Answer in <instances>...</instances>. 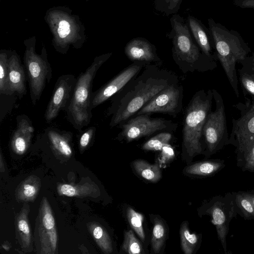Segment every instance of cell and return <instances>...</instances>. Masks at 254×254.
<instances>
[{
  "label": "cell",
  "mask_w": 254,
  "mask_h": 254,
  "mask_svg": "<svg viewBox=\"0 0 254 254\" xmlns=\"http://www.w3.org/2000/svg\"><path fill=\"white\" fill-rule=\"evenodd\" d=\"M225 166L224 160L216 159L195 162L187 167L185 172L191 175L207 177L214 175Z\"/></svg>",
  "instance_id": "23"
},
{
  "label": "cell",
  "mask_w": 254,
  "mask_h": 254,
  "mask_svg": "<svg viewBox=\"0 0 254 254\" xmlns=\"http://www.w3.org/2000/svg\"><path fill=\"white\" fill-rule=\"evenodd\" d=\"M212 92L215 109L208 114L202 130L203 154L207 157L227 145L229 137L223 98L215 89H212Z\"/></svg>",
  "instance_id": "6"
},
{
  "label": "cell",
  "mask_w": 254,
  "mask_h": 254,
  "mask_svg": "<svg viewBox=\"0 0 254 254\" xmlns=\"http://www.w3.org/2000/svg\"><path fill=\"white\" fill-rule=\"evenodd\" d=\"M236 156L238 167L243 171L254 173V145L246 152Z\"/></svg>",
  "instance_id": "34"
},
{
  "label": "cell",
  "mask_w": 254,
  "mask_h": 254,
  "mask_svg": "<svg viewBox=\"0 0 254 254\" xmlns=\"http://www.w3.org/2000/svg\"><path fill=\"white\" fill-rule=\"evenodd\" d=\"M175 157V152L170 144L163 147L161 150L160 161L161 163L166 164L172 160Z\"/></svg>",
  "instance_id": "36"
},
{
  "label": "cell",
  "mask_w": 254,
  "mask_h": 254,
  "mask_svg": "<svg viewBox=\"0 0 254 254\" xmlns=\"http://www.w3.org/2000/svg\"><path fill=\"white\" fill-rule=\"evenodd\" d=\"M200 216L208 215L215 226L217 237L224 253L227 254V236L231 221L238 214L233 192L213 196L203 203L198 209Z\"/></svg>",
  "instance_id": "7"
},
{
  "label": "cell",
  "mask_w": 254,
  "mask_h": 254,
  "mask_svg": "<svg viewBox=\"0 0 254 254\" xmlns=\"http://www.w3.org/2000/svg\"><path fill=\"white\" fill-rule=\"evenodd\" d=\"M172 133L170 131L159 132L145 142L142 148L147 151H161L164 146L170 144L173 137Z\"/></svg>",
  "instance_id": "29"
},
{
  "label": "cell",
  "mask_w": 254,
  "mask_h": 254,
  "mask_svg": "<svg viewBox=\"0 0 254 254\" xmlns=\"http://www.w3.org/2000/svg\"><path fill=\"white\" fill-rule=\"evenodd\" d=\"M237 214L245 220L254 219V205L249 191H233Z\"/></svg>",
  "instance_id": "25"
},
{
  "label": "cell",
  "mask_w": 254,
  "mask_h": 254,
  "mask_svg": "<svg viewBox=\"0 0 254 254\" xmlns=\"http://www.w3.org/2000/svg\"><path fill=\"white\" fill-rule=\"evenodd\" d=\"M16 127L10 140L12 151L18 155H22L29 149L33 138L34 128L32 122L25 115L16 118Z\"/></svg>",
  "instance_id": "16"
},
{
  "label": "cell",
  "mask_w": 254,
  "mask_h": 254,
  "mask_svg": "<svg viewBox=\"0 0 254 254\" xmlns=\"http://www.w3.org/2000/svg\"><path fill=\"white\" fill-rule=\"evenodd\" d=\"M124 52L132 62L154 63L159 66L162 65V62L158 55L155 46L145 38L137 37L131 39L125 46Z\"/></svg>",
  "instance_id": "15"
},
{
  "label": "cell",
  "mask_w": 254,
  "mask_h": 254,
  "mask_svg": "<svg viewBox=\"0 0 254 254\" xmlns=\"http://www.w3.org/2000/svg\"><path fill=\"white\" fill-rule=\"evenodd\" d=\"M77 78L71 74H63L58 78L48 104L45 119L50 123L61 111L66 112L72 98Z\"/></svg>",
  "instance_id": "14"
},
{
  "label": "cell",
  "mask_w": 254,
  "mask_h": 254,
  "mask_svg": "<svg viewBox=\"0 0 254 254\" xmlns=\"http://www.w3.org/2000/svg\"><path fill=\"white\" fill-rule=\"evenodd\" d=\"M60 195L70 197H92L96 198L100 195V190L94 182H86L81 184H60L57 187Z\"/></svg>",
  "instance_id": "21"
},
{
  "label": "cell",
  "mask_w": 254,
  "mask_h": 254,
  "mask_svg": "<svg viewBox=\"0 0 254 254\" xmlns=\"http://www.w3.org/2000/svg\"><path fill=\"white\" fill-rule=\"evenodd\" d=\"M41 186L40 179L32 175L22 181L15 190V199L18 202H27L34 201Z\"/></svg>",
  "instance_id": "22"
},
{
  "label": "cell",
  "mask_w": 254,
  "mask_h": 254,
  "mask_svg": "<svg viewBox=\"0 0 254 254\" xmlns=\"http://www.w3.org/2000/svg\"><path fill=\"white\" fill-rule=\"evenodd\" d=\"M232 2L237 7L254 9V0H232Z\"/></svg>",
  "instance_id": "38"
},
{
  "label": "cell",
  "mask_w": 254,
  "mask_h": 254,
  "mask_svg": "<svg viewBox=\"0 0 254 254\" xmlns=\"http://www.w3.org/2000/svg\"><path fill=\"white\" fill-rule=\"evenodd\" d=\"M70 25L66 20H62L59 23L58 32L60 38L66 37L70 33Z\"/></svg>",
  "instance_id": "37"
},
{
  "label": "cell",
  "mask_w": 254,
  "mask_h": 254,
  "mask_svg": "<svg viewBox=\"0 0 254 254\" xmlns=\"http://www.w3.org/2000/svg\"><path fill=\"white\" fill-rule=\"evenodd\" d=\"M122 250L129 254L144 253L142 245L131 230L125 232Z\"/></svg>",
  "instance_id": "31"
},
{
  "label": "cell",
  "mask_w": 254,
  "mask_h": 254,
  "mask_svg": "<svg viewBox=\"0 0 254 254\" xmlns=\"http://www.w3.org/2000/svg\"><path fill=\"white\" fill-rule=\"evenodd\" d=\"M118 126L121 131L116 139L129 142L158 132L175 131L178 124L171 120L153 118L148 114H141L130 118Z\"/></svg>",
  "instance_id": "8"
},
{
  "label": "cell",
  "mask_w": 254,
  "mask_h": 254,
  "mask_svg": "<svg viewBox=\"0 0 254 254\" xmlns=\"http://www.w3.org/2000/svg\"><path fill=\"white\" fill-rule=\"evenodd\" d=\"M96 128L94 126L88 127L81 134L79 138V149L82 153L87 148L94 138Z\"/></svg>",
  "instance_id": "35"
},
{
  "label": "cell",
  "mask_w": 254,
  "mask_h": 254,
  "mask_svg": "<svg viewBox=\"0 0 254 254\" xmlns=\"http://www.w3.org/2000/svg\"><path fill=\"white\" fill-rule=\"evenodd\" d=\"M0 172H4V164L3 165V159H2V153H1V152H0Z\"/></svg>",
  "instance_id": "40"
},
{
  "label": "cell",
  "mask_w": 254,
  "mask_h": 254,
  "mask_svg": "<svg viewBox=\"0 0 254 254\" xmlns=\"http://www.w3.org/2000/svg\"><path fill=\"white\" fill-rule=\"evenodd\" d=\"M183 91V86L179 82L170 85L152 98L135 116L161 113L176 118L182 110Z\"/></svg>",
  "instance_id": "12"
},
{
  "label": "cell",
  "mask_w": 254,
  "mask_h": 254,
  "mask_svg": "<svg viewBox=\"0 0 254 254\" xmlns=\"http://www.w3.org/2000/svg\"><path fill=\"white\" fill-rule=\"evenodd\" d=\"M180 232L181 245L183 252L185 254H192L199 243L198 236L190 232L187 221L183 222Z\"/></svg>",
  "instance_id": "27"
},
{
  "label": "cell",
  "mask_w": 254,
  "mask_h": 254,
  "mask_svg": "<svg viewBox=\"0 0 254 254\" xmlns=\"http://www.w3.org/2000/svg\"><path fill=\"white\" fill-rule=\"evenodd\" d=\"M24 63L30 89V96L33 106L40 100L47 83L52 78V68L45 53L37 55L30 49L26 52Z\"/></svg>",
  "instance_id": "11"
},
{
  "label": "cell",
  "mask_w": 254,
  "mask_h": 254,
  "mask_svg": "<svg viewBox=\"0 0 254 254\" xmlns=\"http://www.w3.org/2000/svg\"><path fill=\"white\" fill-rule=\"evenodd\" d=\"M87 228L101 251L106 254L112 253L113 251L112 240L105 228L97 222H89Z\"/></svg>",
  "instance_id": "24"
},
{
  "label": "cell",
  "mask_w": 254,
  "mask_h": 254,
  "mask_svg": "<svg viewBox=\"0 0 254 254\" xmlns=\"http://www.w3.org/2000/svg\"><path fill=\"white\" fill-rule=\"evenodd\" d=\"M248 191L250 193L252 202L254 205V190H252Z\"/></svg>",
  "instance_id": "41"
},
{
  "label": "cell",
  "mask_w": 254,
  "mask_h": 254,
  "mask_svg": "<svg viewBox=\"0 0 254 254\" xmlns=\"http://www.w3.org/2000/svg\"><path fill=\"white\" fill-rule=\"evenodd\" d=\"M212 89H201L195 93L188 104L184 116L183 151L190 157L204 153L202 130L211 110Z\"/></svg>",
  "instance_id": "4"
},
{
  "label": "cell",
  "mask_w": 254,
  "mask_h": 254,
  "mask_svg": "<svg viewBox=\"0 0 254 254\" xmlns=\"http://www.w3.org/2000/svg\"><path fill=\"white\" fill-rule=\"evenodd\" d=\"M9 57L5 53L0 55V94L10 95L9 88Z\"/></svg>",
  "instance_id": "30"
},
{
  "label": "cell",
  "mask_w": 254,
  "mask_h": 254,
  "mask_svg": "<svg viewBox=\"0 0 254 254\" xmlns=\"http://www.w3.org/2000/svg\"><path fill=\"white\" fill-rule=\"evenodd\" d=\"M171 29L167 34L172 44V57L184 74L204 72L217 67L216 61L206 56L194 40L186 20L180 14L172 15Z\"/></svg>",
  "instance_id": "2"
},
{
  "label": "cell",
  "mask_w": 254,
  "mask_h": 254,
  "mask_svg": "<svg viewBox=\"0 0 254 254\" xmlns=\"http://www.w3.org/2000/svg\"><path fill=\"white\" fill-rule=\"evenodd\" d=\"M245 98V105L234 106L241 111V116L232 119V131L227 143L235 147L236 155L246 152L254 145V99L251 101Z\"/></svg>",
  "instance_id": "10"
},
{
  "label": "cell",
  "mask_w": 254,
  "mask_h": 254,
  "mask_svg": "<svg viewBox=\"0 0 254 254\" xmlns=\"http://www.w3.org/2000/svg\"><path fill=\"white\" fill-rule=\"evenodd\" d=\"M132 164L136 173L148 181L155 183L161 178V169L157 164L152 165L143 160H135Z\"/></svg>",
  "instance_id": "26"
},
{
  "label": "cell",
  "mask_w": 254,
  "mask_h": 254,
  "mask_svg": "<svg viewBox=\"0 0 254 254\" xmlns=\"http://www.w3.org/2000/svg\"><path fill=\"white\" fill-rule=\"evenodd\" d=\"M29 211V205L25 202L15 218L16 237L24 253H30L33 250V238L28 218Z\"/></svg>",
  "instance_id": "18"
},
{
  "label": "cell",
  "mask_w": 254,
  "mask_h": 254,
  "mask_svg": "<svg viewBox=\"0 0 254 254\" xmlns=\"http://www.w3.org/2000/svg\"><path fill=\"white\" fill-rule=\"evenodd\" d=\"M58 240L54 214L48 199L44 196L39 208L33 236L36 253L40 254H57Z\"/></svg>",
  "instance_id": "9"
},
{
  "label": "cell",
  "mask_w": 254,
  "mask_h": 254,
  "mask_svg": "<svg viewBox=\"0 0 254 254\" xmlns=\"http://www.w3.org/2000/svg\"><path fill=\"white\" fill-rule=\"evenodd\" d=\"M183 0H155L154 7L156 10L166 16L177 14Z\"/></svg>",
  "instance_id": "33"
},
{
  "label": "cell",
  "mask_w": 254,
  "mask_h": 254,
  "mask_svg": "<svg viewBox=\"0 0 254 254\" xmlns=\"http://www.w3.org/2000/svg\"><path fill=\"white\" fill-rule=\"evenodd\" d=\"M166 237V229L163 221L159 219L154 220L151 237V250L154 254L160 252Z\"/></svg>",
  "instance_id": "28"
},
{
  "label": "cell",
  "mask_w": 254,
  "mask_h": 254,
  "mask_svg": "<svg viewBox=\"0 0 254 254\" xmlns=\"http://www.w3.org/2000/svg\"><path fill=\"white\" fill-rule=\"evenodd\" d=\"M191 35L201 51L209 58L217 61L212 38L208 28L192 15H189L186 20Z\"/></svg>",
  "instance_id": "17"
},
{
  "label": "cell",
  "mask_w": 254,
  "mask_h": 254,
  "mask_svg": "<svg viewBox=\"0 0 254 254\" xmlns=\"http://www.w3.org/2000/svg\"><path fill=\"white\" fill-rule=\"evenodd\" d=\"M148 64L151 63L137 61L132 62L97 91L92 92L91 99V110L118 93L128 82L137 76Z\"/></svg>",
  "instance_id": "13"
},
{
  "label": "cell",
  "mask_w": 254,
  "mask_h": 254,
  "mask_svg": "<svg viewBox=\"0 0 254 254\" xmlns=\"http://www.w3.org/2000/svg\"><path fill=\"white\" fill-rule=\"evenodd\" d=\"M8 67L10 95L21 99L27 93L25 72L20 59L15 54L9 57Z\"/></svg>",
  "instance_id": "19"
},
{
  "label": "cell",
  "mask_w": 254,
  "mask_h": 254,
  "mask_svg": "<svg viewBox=\"0 0 254 254\" xmlns=\"http://www.w3.org/2000/svg\"><path fill=\"white\" fill-rule=\"evenodd\" d=\"M243 61L245 62L252 68L254 69V53H253L252 55L250 57H247Z\"/></svg>",
  "instance_id": "39"
},
{
  "label": "cell",
  "mask_w": 254,
  "mask_h": 254,
  "mask_svg": "<svg viewBox=\"0 0 254 254\" xmlns=\"http://www.w3.org/2000/svg\"><path fill=\"white\" fill-rule=\"evenodd\" d=\"M207 22L217 58L235 94L239 97L236 64L244 60L251 50L238 32L229 30L212 18H208Z\"/></svg>",
  "instance_id": "3"
},
{
  "label": "cell",
  "mask_w": 254,
  "mask_h": 254,
  "mask_svg": "<svg viewBox=\"0 0 254 254\" xmlns=\"http://www.w3.org/2000/svg\"><path fill=\"white\" fill-rule=\"evenodd\" d=\"M179 82L177 76L156 64H148L141 72L111 98L106 117L112 116L109 126L114 127L136 114L170 85Z\"/></svg>",
  "instance_id": "1"
},
{
  "label": "cell",
  "mask_w": 254,
  "mask_h": 254,
  "mask_svg": "<svg viewBox=\"0 0 254 254\" xmlns=\"http://www.w3.org/2000/svg\"><path fill=\"white\" fill-rule=\"evenodd\" d=\"M127 217L130 226L143 241L145 236L143 228V215L131 207H128L127 209Z\"/></svg>",
  "instance_id": "32"
},
{
  "label": "cell",
  "mask_w": 254,
  "mask_h": 254,
  "mask_svg": "<svg viewBox=\"0 0 254 254\" xmlns=\"http://www.w3.org/2000/svg\"><path fill=\"white\" fill-rule=\"evenodd\" d=\"M44 131L51 147L55 153L65 158H69L72 155L71 132L52 127L46 128Z\"/></svg>",
  "instance_id": "20"
},
{
  "label": "cell",
  "mask_w": 254,
  "mask_h": 254,
  "mask_svg": "<svg viewBox=\"0 0 254 254\" xmlns=\"http://www.w3.org/2000/svg\"><path fill=\"white\" fill-rule=\"evenodd\" d=\"M112 54L108 53L95 58L86 70L77 78L71 103L66 113L69 122L78 131L91 122L93 81L98 70Z\"/></svg>",
  "instance_id": "5"
}]
</instances>
